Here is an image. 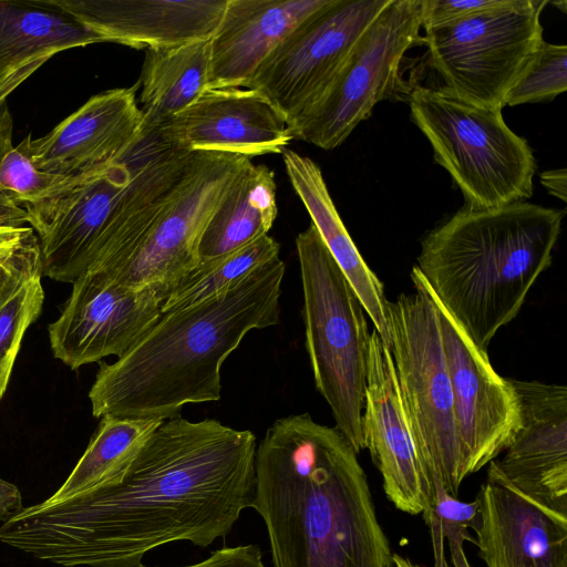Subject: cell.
Masks as SVG:
<instances>
[{
  "instance_id": "obj_1",
  "label": "cell",
  "mask_w": 567,
  "mask_h": 567,
  "mask_svg": "<svg viewBox=\"0 0 567 567\" xmlns=\"http://www.w3.org/2000/svg\"><path fill=\"white\" fill-rule=\"evenodd\" d=\"M256 436L217 420H165L113 484L23 507L0 542L62 567H124L162 545L205 548L252 506Z\"/></svg>"
},
{
  "instance_id": "obj_2",
  "label": "cell",
  "mask_w": 567,
  "mask_h": 567,
  "mask_svg": "<svg viewBox=\"0 0 567 567\" xmlns=\"http://www.w3.org/2000/svg\"><path fill=\"white\" fill-rule=\"evenodd\" d=\"M252 508L272 567H394L358 453L334 426L276 420L256 450Z\"/></svg>"
},
{
  "instance_id": "obj_3",
  "label": "cell",
  "mask_w": 567,
  "mask_h": 567,
  "mask_svg": "<svg viewBox=\"0 0 567 567\" xmlns=\"http://www.w3.org/2000/svg\"><path fill=\"white\" fill-rule=\"evenodd\" d=\"M285 264L277 257L218 295L164 312L89 392L95 417L161 419L220 399V368L254 329L280 321Z\"/></svg>"
},
{
  "instance_id": "obj_4",
  "label": "cell",
  "mask_w": 567,
  "mask_h": 567,
  "mask_svg": "<svg viewBox=\"0 0 567 567\" xmlns=\"http://www.w3.org/2000/svg\"><path fill=\"white\" fill-rule=\"evenodd\" d=\"M564 210L518 202L464 206L429 231L415 265L429 291L487 352L550 266Z\"/></svg>"
},
{
  "instance_id": "obj_5",
  "label": "cell",
  "mask_w": 567,
  "mask_h": 567,
  "mask_svg": "<svg viewBox=\"0 0 567 567\" xmlns=\"http://www.w3.org/2000/svg\"><path fill=\"white\" fill-rule=\"evenodd\" d=\"M296 248L303 293L306 349L316 386L336 427L362 451L370 332L365 311L316 227L299 233Z\"/></svg>"
},
{
  "instance_id": "obj_6",
  "label": "cell",
  "mask_w": 567,
  "mask_h": 567,
  "mask_svg": "<svg viewBox=\"0 0 567 567\" xmlns=\"http://www.w3.org/2000/svg\"><path fill=\"white\" fill-rule=\"evenodd\" d=\"M411 280L413 292L386 303L388 348L430 498L434 481L457 497L465 478L437 311L415 266Z\"/></svg>"
},
{
  "instance_id": "obj_7",
  "label": "cell",
  "mask_w": 567,
  "mask_h": 567,
  "mask_svg": "<svg viewBox=\"0 0 567 567\" xmlns=\"http://www.w3.org/2000/svg\"><path fill=\"white\" fill-rule=\"evenodd\" d=\"M408 103L413 123L462 192L466 207L494 208L533 196L534 152L506 125L502 110L467 104L422 85L411 89Z\"/></svg>"
},
{
  "instance_id": "obj_8",
  "label": "cell",
  "mask_w": 567,
  "mask_h": 567,
  "mask_svg": "<svg viewBox=\"0 0 567 567\" xmlns=\"http://www.w3.org/2000/svg\"><path fill=\"white\" fill-rule=\"evenodd\" d=\"M546 0L504 4L425 30L427 62L446 94L475 106L503 110L509 91L538 51Z\"/></svg>"
},
{
  "instance_id": "obj_9",
  "label": "cell",
  "mask_w": 567,
  "mask_h": 567,
  "mask_svg": "<svg viewBox=\"0 0 567 567\" xmlns=\"http://www.w3.org/2000/svg\"><path fill=\"white\" fill-rule=\"evenodd\" d=\"M421 0H391L361 34L320 97L289 125L293 138L329 151L384 100L409 97L405 53L423 44Z\"/></svg>"
},
{
  "instance_id": "obj_10",
  "label": "cell",
  "mask_w": 567,
  "mask_h": 567,
  "mask_svg": "<svg viewBox=\"0 0 567 567\" xmlns=\"http://www.w3.org/2000/svg\"><path fill=\"white\" fill-rule=\"evenodd\" d=\"M251 158L192 152L158 214L126 259L105 275L130 288H156L165 297L199 264V244L212 217ZM166 299V298H165Z\"/></svg>"
},
{
  "instance_id": "obj_11",
  "label": "cell",
  "mask_w": 567,
  "mask_h": 567,
  "mask_svg": "<svg viewBox=\"0 0 567 567\" xmlns=\"http://www.w3.org/2000/svg\"><path fill=\"white\" fill-rule=\"evenodd\" d=\"M390 1L330 0L268 54L244 87L261 93L289 126L320 97Z\"/></svg>"
},
{
  "instance_id": "obj_12",
  "label": "cell",
  "mask_w": 567,
  "mask_h": 567,
  "mask_svg": "<svg viewBox=\"0 0 567 567\" xmlns=\"http://www.w3.org/2000/svg\"><path fill=\"white\" fill-rule=\"evenodd\" d=\"M138 145L118 159L68 177L47 197L23 204L39 238L42 276L73 282L89 269L134 178Z\"/></svg>"
},
{
  "instance_id": "obj_13",
  "label": "cell",
  "mask_w": 567,
  "mask_h": 567,
  "mask_svg": "<svg viewBox=\"0 0 567 567\" xmlns=\"http://www.w3.org/2000/svg\"><path fill=\"white\" fill-rule=\"evenodd\" d=\"M430 295L440 322L453 393L462 473L466 478L509 445L520 426V408L509 379L494 370L488 353L476 347Z\"/></svg>"
},
{
  "instance_id": "obj_14",
  "label": "cell",
  "mask_w": 567,
  "mask_h": 567,
  "mask_svg": "<svg viewBox=\"0 0 567 567\" xmlns=\"http://www.w3.org/2000/svg\"><path fill=\"white\" fill-rule=\"evenodd\" d=\"M60 317L49 324L55 359L72 370L126 353L159 319L165 295L118 285L86 270L73 282Z\"/></svg>"
},
{
  "instance_id": "obj_15",
  "label": "cell",
  "mask_w": 567,
  "mask_h": 567,
  "mask_svg": "<svg viewBox=\"0 0 567 567\" xmlns=\"http://www.w3.org/2000/svg\"><path fill=\"white\" fill-rule=\"evenodd\" d=\"M152 134L176 150L249 158L281 154L293 140L284 117L261 93L239 87H207Z\"/></svg>"
},
{
  "instance_id": "obj_16",
  "label": "cell",
  "mask_w": 567,
  "mask_h": 567,
  "mask_svg": "<svg viewBox=\"0 0 567 567\" xmlns=\"http://www.w3.org/2000/svg\"><path fill=\"white\" fill-rule=\"evenodd\" d=\"M520 408V426L493 464L517 491L567 515V388L509 379Z\"/></svg>"
},
{
  "instance_id": "obj_17",
  "label": "cell",
  "mask_w": 567,
  "mask_h": 567,
  "mask_svg": "<svg viewBox=\"0 0 567 567\" xmlns=\"http://www.w3.org/2000/svg\"><path fill=\"white\" fill-rule=\"evenodd\" d=\"M361 432L363 447L369 450L381 473L388 499L404 513L422 514L430 492L416 455L391 352L374 329L369 339Z\"/></svg>"
},
{
  "instance_id": "obj_18",
  "label": "cell",
  "mask_w": 567,
  "mask_h": 567,
  "mask_svg": "<svg viewBox=\"0 0 567 567\" xmlns=\"http://www.w3.org/2000/svg\"><path fill=\"white\" fill-rule=\"evenodd\" d=\"M112 89L93 95L40 138L22 141L42 172L72 177L118 159L143 140V114L136 91Z\"/></svg>"
},
{
  "instance_id": "obj_19",
  "label": "cell",
  "mask_w": 567,
  "mask_h": 567,
  "mask_svg": "<svg viewBox=\"0 0 567 567\" xmlns=\"http://www.w3.org/2000/svg\"><path fill=\"white\" fill-rule=\"evenodd\" d=\"M474 532L487 567H567V515L527 497L488 463Z\"/></svg>"
},
{
  "instance_id": "obj_20",
  "label": "cell",
  "mask_w": 567,
  "mask_h": 567,
  "mask_svg": "<svg viewBox=\"0 0 567 567\" xmlns=\"http://www.w3.org/2000/svg\"><path fill=\"white\" fill-rule=\"evenodd\" d=\"M99 35L134 49L212 39L227 0H50Z\"/></svg>"
},
{
  "instance_id": "obj_21",
  "label": "cell",
  "mask_w": 567,
  "mask_h": 567,
  "mask_svg": "<svg viewBox=\"0 0 567 567\" xmlns=\"http://www.w3.org/2000/svg\"><path fill=\"white\" fill-rule=\"evenodd\" d=\"M330 0H227L210 39L208 87H244L268 54Z\"/></svg>"
},
{
  "instance_id": "obj_22",
  "label": "cell",
  "mask_w": 567,
  "mask_h": 567,
  "mask_svg": "<svg viewBox=\"0 0 567 567\" xmlns=\"http://www.w3.org/2000/svg\"><path fill=\"white\" fill-rule=\"evenodd\" d=\"M290 184L301 199L311 224L358 296L374 330L388 346L384 287L368 267L342 223L329 194L321 168L308 156L285 148L281 153Z\"/></svg>"
},
{
  "instance_id": "obj_23",
  "label": "cell",
  "mask_w": 567,
  "mask_h": 567,
  "mask_svg": "<svg viewBox=\"0 0 567 567\" xmlns=\"http://www.w3.org/2000/svg\"><path fill=\"white\" fill-rule=\"evenodd\" d=\"M102 42L50 0H0V78L61 51Z\"/></svg>"
},
{
  "instance_id": "obj_24",
  "label": "cell",
  "mask_w": 567,
  "mask_h": 567,
  "mask_svg": "<svg viewBox=\"0 0 567 567\" xmlns=\"http://www.w3.org/2000/svg\"><path fill=\"white\" fill-rule=\"evenodd\" d=\"M210 39L145 50L138 87L143 137L192 104L209 85Z\"/></svg>"
},
{
  "instance_id": "obj_25",
  "label": "cell",
  "mask_w": 567,
  "mask_h": 567,
  "mask_svg": "<svg viewBox=\"0 0 567 567\" xmlns=\"http://www.w3.org/2000/svg\"><path fill=\"white\" fill-rule=\"evenodd\" d=\"M275 173L251 164L235 182L207 225L199 261L227 254L264 235L277 217Z\"/></svg>"
},
{
  "instance_id": "obj_26",
  "label": "cell",
  "mask_w": 567,
  "mask_h": 567,
  "mask_svg": "<svg viewBox=\"0 0 567 567\" xmlns=\"http://www.w3.org/2000/svg\"><path fill=\"white\" fill-rule=\"evenodd\" d=\"M161 419L103 416L85 452L45 504H58L115 483L135 458Z\"/></svg>"
},
{
  "instance_id": "obj_27",
  "label": "cell",
  "mask_w": 567,
  "mask_h": 567,
  "mask_svg": "<svg viewBox=\"0 0 567 567\" xmlns=\"http://www.w3.org/2000/svg\"><path fill=\"white\" fill-rule=\"evenodd\" d=\"M280 245L264 235L227 254L199 261L171 290L162 313L200 303L279 257Z\"/></svg>"
},
{
  "instance_id": "obj_28",
  "label": "cell",
  "mask_w": 567,
  "mask_h": 567,
  "mask_svg": "<svg viewBox=\"0 0 567 567\" xmlns=\"http://www.w3.org/2000/svg\"><path fill=\"white\" fill-rule=\"evenodd\" d=\"M430 528L434 567H449L444 554V539L449 542L453 567H471L464 551V542L475 545L474 530L478 524V498L462 502L445 492L440 482L432 483L431 498L422 512Z\"/></svg>"
},
{
  "instance_id": "obj_29",
  "label": "cell",
  "mask_w": 567,
  "mask_h": 567,
  "mask_svg": "<svg viewBox=\"0 0 567 567\" xmlns=\"http://www.w3.org/2000/svg\"><path fill=\"white\" fill-rule=\"evenodd\" d=\"M41 277L25 281L0 305V400L7 390L22 338L42 310L44 291Z\"/></svg>"
},
{
  "instance_id": "obj_30",
  "label": "cell",
  "mask_w": 567,
  "mask_h": 567,
  "mask_svg": "<svg viewBox=\"0 0 567 567\" xmlns=\"http://www.w3.org/2000/svg\"><path fill=\"white\" fill-rule=\"evenodd\" d=\"M567 90V45L543 42L509 91L505 106L555 99Z\"/></svg>"
},
{
  "instance_id": "obj_31",
  "label": "cell",
  "mask_w": 567,
  "mask_h": 567,
  "mask_svg": "<svg viewBox=\"0 0 567 567\" xmlns=\"http://www.w3.org/2000/svg\"><path fill=\"white\" fill-rule=\"evenodd\" d=\"M68 177L40 171L23 141L0 163V192L12 194L22 204L34 203L55 192Z\"/></svg>"
},
{
  "instance_id": "obj_32",
  "label": "cell",
  "mask_w": 567,
  "mask_h": 567,
  "mask_svg": "<svg viewBox=\"0 0 567 567\" xmlns=\"http://www.w3.org/2000/svg\"><path fill=\"white\" fill-rule=\"evenodd\" d=\"M507 0H421V28L425 30L496 8Z\"/></svg>"
},
{
  "instance_id": "obj_33",
  "label": "cell",
  "mask_w": 567,
  "mask_h": 567,
  "mask_svg": "<svg viewBox=\"0 0 567 567\" xmlns=\"http://www.w3.org/2000/svg\"><path fill=\"white\" fill-rule=\"evenodd\" d=\"M47 61L45 59L38 60L9 75L0 78V163L4 155L13 148V122L7 104V97Z\"/></svg>"
},
{
  "instance_id": "obj_34",
  "label": "cell",
  "mask_w": 567,
  "mask_h": 567,
  "mask_svg": "<svg viewBox=\"0 0 567 567\" xmlns=\"http://www.w3.org/2000/svg\"><path fill=\"white\" fill-rule=\"evenodd\" d=\"M124 567H152L138 563ZM177 567H267L258 545L247 544L231 547H221L202 561Z\"/></svg>"
},
{
  "instance_id": "obj_35",
  "label": "cell",
  "mask_w": 567,
  "mask_h": 567,
  "mask_svg": "<svg viewBox=\"0 0 567 567\" xmlns=\"http://www.w3.org/2000/svg\"><path fill=\"white\" fill-rule=\"evenodd\" d=\"M42 276L41 268L11 266L0 262V305L25 281Z\"/></svg>"
},
{
  "instance_id": "obj_36",
  "label": "cell",
  "mask_w": 567,
  "mask_h": 567,
  "mask_svg": "<svg viewBox=\"0 0 567 567\" xmlns=\"http://www.w3.org/2000/svg\"><path fill=\"white\" fill-rule=\"evenodd\" d=\"M28 223V214L12 194L0 192V229L21 228Z\"/></svg>"
},
{
  "instance_id": "obj_37",
  "label": "cell",
  "mask_w": 567,
  "mask_h": 567,
  "mask_svg": "<svg viewBox=\"0 0 567 567\" xmlns=\"http://www.w3.org/2000/svg\"><path fill=\"white\" fill-rule=\"evenodd\" d=\"M22 508V496L19 488L0 478V522L4 523Z\"/></svg>"
},
{
  "instance_id": "obj_38",
  "label": "cell",
  "mask_w": 567,
  "mask_h": 567,
  "mask_svg": "<svg viewBox=\"0 0 567 567\" xmlns=\"http://www.w3.org/2000/svg\"><path fill=\"white\" fill-rule=\"evenodd\" d=\"M540 183L553 195L563 202L567 199V171L558 168L545 171L540 174Z\"/></svg>"
},
{
  "instance_id": "obj_39",
  "label": "cell",
  "mask_w": 567,
  "mask_h": 567,
  "mask_svg": "<svg viewBox=\"0 0 567 567\" xmlns=\"http://www.w3.org/2000/svg\"><path fill=\"white\" fill-rule=\"evenodd\" d=\"M394 567H420L414 565L409 558L402 557L398 554H393Z\"/></svg>"
}]
</instances>
